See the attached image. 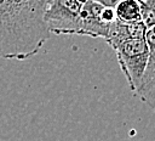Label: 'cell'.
<instances>
[{
  "label": "cell",
  "mask_w": 155,
  "mask_h": 141,
  "mask_svg": "<svg viewBox=\"0 0 155 141\" xmlns=\"http://www.w3.org/2000/svg\"><path fill=\"white\" fill-rule=\"evenodd\" d=\"M41 0H0V60L35 56L50 38Z\"/></svg>",
  "instance_id": "cell-1"
},
{
  "label": "cell",
  "mask_w": 155,
  "mask_h": 141,
  "mask_svg": "<svg viewBox=\"0 0 155 141\" xmlns=\"http://www.w3.org/2000/svg\"><path fill=\"white\" fill-rule=\"evenodd\" d=\"M145 30L143 22L124 23L115 19L105 39L115 51L119 66L133 92L139 89L148 64Z\"/></svg>",
  "instance_id": "cell-2"
},
{
  "label": "cell",
  "mask_w": 155,
  "mask_h": 141,
  "mask_svg": "<svg viewBox=\"0 0 155 141\" xmlns=\"http://www.w3.org/2000/svg\"><path fill=\"white\" fill-rule=\"evenodd\" d=\"M87 0H52L45 9L44 19L50 33H80V13Z\"/></svg>",
  "instance_id": "cell-3"
},
{
  "label": "cell",
  "mask_w": 155,
  "mask_h": 141,
  "mask_svg": "<svg viewBox=\"0 0 155 141\" xmlns=\"http://www.w3.org/2000/svg\"><path fill=\"white\" fill-rule=\"evenodd\" d=\"M116 19L114 7L105 6L97 0H87L80 13V33L91 38L107 39L110 26Z\"/></svg>",
  "instance_id": "cell-4"
},
{
  "label": "cell",
  "mask_w": 155,
  "mask_h": 141,
  "mask_svg": "<svg viewBox=\"0 0 155 141\" xmlns=\"http://www.w3.org/2000/svg\"><path fill=\"white\" fill-rule=\"evenodd\" d=\"M115 17L124 23L142 22L140 5L138 0H120L115 6Z\"/></svg>",
  "instance_id": "cell-5"
},
{
  "label": "cell",
  "mask_w": 155,
  "mask_h": 141,
  "mask_svg": "<svg viewBox=\"0 0 155 141\" xmlns=\"http://www.w3.org/2000/svg\"><path fill=\"white\" fill-rule=\"evenodd\" d=\"M145 41L148 45V64L142 79V84L155 77V24L147 28ZM140 84V85H142Z\"/></svg>",
  "instance_id": "cell-6"
},
{
  "label": "cell",
  "mask_w": 155,
  "mask_h": 141,
  "mask_svg": "<svg viewBox=\"0 0 155 141\" xmlns=\"http://www.w3.org/2000/svg\"><path fill=\"white\" fill-rule=\"evenodd\" d=\"M136 95H138L139 98L147 103L155 113V77L143 83L136 91Z\"/></svg>",
  "instance_id": "cell-7"
},
{
  "label": "cell",
  "mask_w": 155,
  "mask_h": 141,
  "mask_svg": "<svg viewBox=\"0 0 155 141\" xmlns=\"http://www.w3.org/2000/svg\"><path fill=\"white\" fill-rule=\"evenodd\" d=\"M51 1H52V0H41V2L44 4V6H45V9H46V6H47V5H48V4L51 2Z\"/></svg>",
  "instance_id": "cell-8"
}]
</instances>
